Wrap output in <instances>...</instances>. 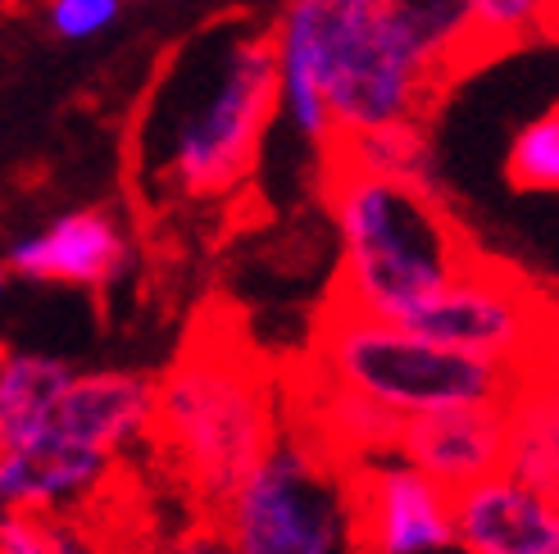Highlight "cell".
<instances>
[{"instance_id":"6da1fadb","label":"cell","mask_w":559,"mask_h":554,"mask_svg":"<svg viewBox=\"0 0 559 554\" xmlns=\"http://www.w3.org/2000/svg\"><path fill=\"white\" fill-rule=\"evenodd\" d=\"M277 123L273 33L223 23L187 41L136 119V186L155 205H214L250 182Z\"/></svg>"},{"instance_id":"7a4b0ae2","label":"cell","mask_w":559,"mask_h":554,"mask_svg":"<svg viewBox=\"0 0 559 554\" xmlns=\"http://www.w3.org/2000/svg\"><path fill=\"white\" fill-rule=\"evenodd\" d=\"M283 377L269 359L241 337L201 332L155 382L151 441L201 509L214 514L223 495L283 432Z\"/></svg>"},{"instance_id":"3957f363","label":"cell","mask_w":559,"mask_h":554,"mask_svg":"<svg viewBox=\"0 0 559 554\" xmlns=\"http://www.w3.org/2000/svg\"><path fill=\"white\" fill-rule=\"evenodd\" d=\"M323 196L342 241L332 304L405 323L478 255L445 196L323 159Z\"/></svg>"},{"instance_id":"277c9868","label":"cell","mask_w":559,"mask_h":554,"mask_svg":"<svg viewBox=\"0 0 559 554\" xmlns=\"http://www.w3.org/2000/svg\"><path fill=\"white\" fill-rule=\"evenodd\" d=\"M237 554H369L359 532L355 463L300 419L241 473L214 509Z\"/></svg>"},{"instance_id":"5b68a950","label":"cell","mask_w":559,"mask_h":554,"mask_svg":"<svg viewBox=\"0 0 559 554\" xmlns=\"http://www.w3.org/2000/svg\"><path fill=\"white\" fill-rule=\"evenodd\" d=\"M305 364L359 396L378 400L382 409L401 413V419L441 413V409L506 405L519 377L500 364H487V359L441 346L409 323L373 318L332 300L319 310Z\"/></svg>"},{"instance_id":"8992f818","label":"cell","mask_w":559,"mask_h":554,"mask_svg":"<svg viewBox=\"0 0 559 554\" xmlns=\"http://www.w3.org/2000/svg\"><path fill=\"white\" fill-rule=\"evenodd\" d=\"M424 337L523 373L559 350V304L523 273L473 255L432 300L405 318Z\"/></svg>"},{"instance_id":"52a82bcc","label":"cell","mask_w":559,"mask_h":554,"mask_svg":"<svg viewBox=\"0 0 559 554\" xmlns=\"http://www.w3.org/2000/svg\"><path fill=\"white\" fill-rule=\"evenodd\" d=\"M437 96L441 87L432 82V73L382 23V14L359 23L346 37L323 82L328 119L337 136H355L369 128L405 123V119H428Z\"/></svg>"},{"instance_id":"ba28073f","label":"cell","mask_w":559,"mask_h":554,"mask_svg":"<svg viewBox=\"0 0 559 554\" xmlns=\"http://www.w3.org/2000/svg\"><path fill=\"white\" fill-rule=\"evenodd\" d=\"M373 14L378 0H287L277 23L269 27L277 64V123H287L296 142L314 146L319 159L337 142L323 100L328 69L346 37Z\"/></svg>"},{"instance_id":"9c48e42d","label":"cell","mask_w":559,"mask_h":554,"mask_svg":"<svg viewBox=\"0 0 559 554\" xmlns=\"http://www.w3.org/2000/svg\"><path fill=\"white\" fill-rule=\"evenodd\" d=\"M359 532L369 554H445L455 550V495L401 455L355 463Z\"/></svg>"},{"instance_id":"30bf717a","label":"cell","mask_w":559,"mask_h":554,"mask_svg":"<svg viewBox=\"0 0 559 554\" xmlns=\"http://www.w3.org/2000/svg\"><path fill=\"white\" fill-rule=\"evenodd\" d=\"M132 268V232L115 209H64L50 224L23 232L10 255L5 273L37 287H78L105 291Z\"/></svg>"},{"instance_id":"8fae6325","label":"cell","mask_w":559,"mask_h":554,"mask_svg":"<svg viewBox=\"0 0 559 554\" xmlns=\"http://www.w3.org/2000/svg\"><path fill=\"white\" fill-rule=\"evenodd\" d=\"M151 419H155V377L128 369H96V373H73L60 405H55L50 432L64 436L69 446L96 450L119 463L142 441H151Z\"/></svg>"},{"instance_id":"7c38bea8","label":"cell","mask_w":559,"mask_h":554,"mask_svg":"<svg viewBox=\"0 0 559 554\" xmlns=\"http://www.w3.org/2000/svg\"><path fill=\"white\" fill-rule=\"evenodd\" d=\"M555 545H559V501L533 491L506 468L455 491L460 554H550Z\"/></svg>"},{"instance_id":"4fadbf2b","label":"cell","mask_w":559,"mask_h":554,"mask_svg":"<svg viewBox=\"0 0 559 554\" xmlns=\"http://www.w3.org/2000/svg\"><path fill=\"white\" fill-rule=\"evenodd\" d=\"M396 455L414 463L424 478H432L445 491H464L500 473L506 463V423H500V405L478 409H441L405 419Z\"/></svg>"},{"instance_id":"5bb4252c","label":"cell","mask_w":559,"mask_h":554,"mask_svg":"<svg viewBox=\"0 0 559 554\" xmlns=\"http://www.w3.org/2000/svg\"><path fill=\"white\" fill-rule=\"evenodd\" d=\"M283 396H287L292 419L314 427L342 459L369 463V459H382V455H396V441H401V427H405L401 413H391L378 400L314 373L310 364H300L292 377H283Z\"/></svg>"},{"instance_id":"9a60e30c","label":"cell","mask_w":559,"mask_h":554,"mask_svg":"<svg viewBox=\"0 0 559 554\" xmlns=\"http://www.w3.org/2000/svg\"><path fill=\"white\" fill-rule=\"evenodd\" d=\"M506 423V473L559 501V350L523 369L500 405Z\"/></svg>"},{"instance_id":"2e32d148","label":"cell","mask_w":559,"mask_h":554,"mask_svg":"<svg viewBox=\"0 0 559 554\" xmlns=\"http://www.w3.org/2000/svg\"><path fill=\"white\" fill-rule=\"evenodd\" d=\"M378 14L418 55L441 92L464 69L483 64L473 37V0H378Z\"/></svg>"},{"instance_id":"e0dca14e","label":"cell","mask_w":559,"mask_h":554,"mask_svg":"<svg viewBox=\"0 0 559 554\" xmlns=\"http://www.w3.org/2000/svg\"><path fill=\"white\" fill-rule=\"evenodd\" d=\"M73 373L78 369L60 354L0 350V455L27 450L50 427Z\"/></svg>"},{"instance_id":"ac0fdd59","label":"cell","mask_w":559,"mask_h":554,"mask_svg":"<svg viewBox=\"0 0 559 554\" xmlns=\"http://www.w3.org/2000/svg\"><path fill=\"white\" fill-rule=\"evenodd\" d=\"M328 155L350 164V169H365V173H378V178H391V182H409L418 191H432V196H445L424 119H405V123L355 132V136H337Z\"/></svg>"},{"instance_id":"d6986e66","label":"cell","mask_w":559,"mask_h":554,"mask_svg":"<svg viewBox=\"0 0 559 554\" xmlns=\"http://www.w3.org/2000/svg\"><path fill=\"white\" fill-rule=\"evenodd\" d=\"M546 33H550V0H473L478 60L519 50Z\"/></svg>"},{"instance_id":"ffe728a7","label":"cell","mask_w":559,"mask_h":554,"mask_svg":"<svg viewBox=\"0 0 559 554\" xmlns=\"http://www.w3.org/2000/svg\"><path fill=\"white\" fill-rule=\"evenodd\" d=\"M506 178L519 191H542V196H559V105L546 115L527 119L506 155Z\"/></svg>"},{"instance_id":"44dd1931","label":"cell","mask_w":559,"mask_h":554,"mask_svg":"<svg viewBox=\"0 0 559 554\" xmlns=\"http://www.w3.org/2000/svg\"><path fill=\"white\" fill-rule=\"evenodd\" d=\"M128 0H46V27L60 41H96L123 19Z\"/></svg>"},{"instance_id":"7402d4cb","label":"cell","mask_w":559,"mask_h":554,"mask_svg":"<svg viewBox=\"0 0 559 554\" xmlns=\"http://www.w3.org/2000/svg\"><path fill=\"white\" fill-rule=\"evenodd\" d=\"M151 554H237L228 532H223V522L205 509L195 522H187V528H178L174 537H164Z\"/></svg>"},{"instance_id":"603a6c76","label":"cell","mask_w":559,"mask_h":554,"mask_svg":"<svg viewBox=\"0 0 559 554\" xmlns=\"http://www.w3.org/2000/svg\"><path fill=\"white\" fill-rule=\"evenodd\" d=\"M550 33H559V0H550Z\"/></svg>"},{"instance_id":"cb8c5ba5","label":"cell","mask_w":559,"mask_h":554,"mask_svg":"<svg viewBox=\"0 0 559 554\" xmlns=\"http://www.w3.org/2000/svg\"><path fill=\"white\" fill-rule=\"evenodd\" d=\"M5 287H10V273L0 268V304H5Z\"/></svg>"},{"instance_id":"d4e9b609","label":"cell","mask_w":559,"mask_h":554,"mask_svg":"<svg viewBox=\"0 0 559 554\" xmlns=\"http://www.w3.org/2000/svg\"><path fill=\"white\" fill-rule=\"evenodd\" d=\"M550 554H559V545H555V550H550Z\"/></svg>"},{"instance_id":"484cf974","label":"cell","mask_w":559,"mask_h":554,"mask_svg":"<svg viewBox=\"0 0 559 554\" xmlns=\"http://www.w3.org/2000/svg\"><path fill=\"white\" fill-rule=\"evenodd\" d=\"M555 304H559V300H555Z\"/></svg>"}]
</instances>
